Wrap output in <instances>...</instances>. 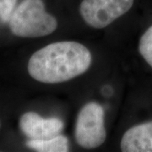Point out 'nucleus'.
Wrapping results in <instances>:
<instances>
[{"mask_svg":"<svg viewBox=\"0 0 152 152\" xmlns=\"http://www.w3.org/2000/svg\"><path fill=\"white\" fill-rule=\"evenodd\" d=\"M91 53L76 42H53L37 51L28 62L29 75L45 84L69 81L86 73L91 64Z\"/></svg>","mask_w":152,"mask_h":152,"instance_id":"f257e3e1","label":"nucleus"},{"mask_svg":"<svg viewBox=\"0 0 152 152\" xmlns=\"http://www.w3.org/2000/svg\"><path fill=\"white\" fill-rule=\"evenodd\" d=\"M9 25L15 36L25 38L46 37L58 27L57 20L46 12L42 0H23L13 12Z\"/></svg>","mask_w":152,"mask_h":152,"instance_id":"f03ea898","label":"nucleus"},{"mask_svg":"<svg viewBox=\"0 0 152 152\" xmlns=\"http://www.w3.org/2000/svg\"><path fill=\"white\" fill-rule=\"evenodd\" d=\"M76 142L85 149H95L105 141L104 109L97 102L86 104L78 114L75 124Z\"/></svg>","mask_w":152,"mask_h":152,"instance_id":"7ed1b4c3","label":"nucleus"},{"mask_svg":"<svg viewBox=\"0 0 152 152\" xmlns=\"http://www.w3.org/2000/svg\"><path fill=\"white\" fill-rule=\"evenodd\" d=\"M134 0H83L80 12L87 25L96 29L107 27L132 8Z\"/></svg>","mask_w":152,"mask_h":152,"instance_id":"20e7f679","label":"nucleus"},{"mask_svg":"<svg viewBox=\"0 0 152 152\" xmlns=\"http://www.w3.org/2000/svg\"><path fill=\"white\" fill-rule=\"evenodd\" d=\"M19 126L29 140H48L58 135L64 129V122L58 118H44L34 112L21 116Z\"/></svg>","mask_w":152,"mask_h":152,"instance_id":"39448f33","label":"nucleus"},{"mask_svg":"<svg viewBox=\"0 0 152 152\" xmlns=\"http://www.w3.org/2000/svg\"><path fill=\"white\" fill-rule=\"evenodd\" d=\"M120 147L124 152H152V121L129 129L122 137Z\"/></svg>","mask_w":152,"mask_h":152,"instance_id":"423d86ee","label":"nucleus"},{"mask_svg":"<svg viewBox=\"0 0 152 152\" xmlns=\"http://www.w3.org/2000/svg\"><path fill=\"white\" fill-rule=\"evenodd\" d=\"M26 146L38 152H67L69 150L68 138L61 134L48 140H29Z\"/></svg>","mask_w":152,"mask_h":152,"instance_id":"0eeeda50","label":"nucleus"},{"mask_svg":"<svg viewBox=\"0 0 152 152\" xmlns=\"http://www.w3.org/2000/svg\"><path fill=\"white\" fill-rule=\"evenodd\" d=\"M139 51L143 58L152 68V26L142 35L139 44Z\"/></svg>","mask_w":152,"mask_h":152,"instance_id":"6e6552de","label":"nucleus"},{"mask_svg":"<svg viewBox=\"0 0 152 152\" xmlns=\"http://www.w3.org/2000/svg\"><path fill=\"white\" fill-rule=\"evenodd\" d=\"M17 0H0V23H9L15 10Z\"/></svg>","mask_w":152,"mask_h":152,"instance_id":"1a4fd4ad","label":"nucleus"}]
</instances>
